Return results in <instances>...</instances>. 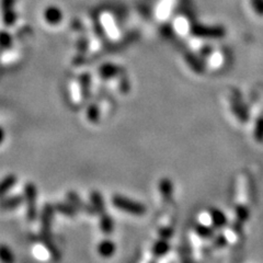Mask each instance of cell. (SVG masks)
<instances>
[{
	"instance_id": "6",
	"label": "cell",
	"mask_w": 263,
	"mask_h": 263,
	"mask_svg": "<svg viewBox=\"0 0 263 263\" xmlns=\"http://www.w3.org/2000/svg\"><path fill=\"white\" fill-rule=\"evenodd\" d=\"M55 207L58 212L63 213L65 215H68V216H72V215L75 214V212H73V208L67 204H57Z\"/></svg>"
},
{
	"instance_id": "8",
	"label": "cell",
	"mask_w": 263,
	"mask_h": 263,
	"mask_svg": "<svg viewBox=\"0 0 263 263\" xmlns=\"http://www.w3.org/2000/svg\"><path fill=\"white\" fill-rule=\"evenodd\" d=\"M4 139H5V132H4V130L2 129V127H0V144L3 143Z\"/></svg>"
},
{
	"instance_id": "3",
	"label": "cell",
	"mask_w": 263,
	"mask_h": 263,
	"mask_svg": "<svg viewBox=\"0 0 263 263\" xmlns=\"http://www.w3.org/2000/svg\"><path fill=\"white\" fill-rule=\"evenodd\" d=\"M17 180L18 179L15 174H8L0 181V199L4 198L5 195L15 186Z\"/></svg>"
},
{
	"instance_id": "4",
	"label": "cell",
	"mask_w": 263,
	"mask_h": 263,
	"mask_svg": "<svg viewBox=\"0 0 263 263\" xmlns=\"http://www.w3.org/2000/svg\"><path fill=\"white\" fill-rule=\"evenodd\" d=\"M52 213H53V207L51 205H46L43 210L42 214V234H45L46 232L50 231L51 228V218H52Z\"/></svg>"
},
{
	"instance_id": "2",
	"label": "cell",
	"mask_w": 263,
	"mask_h": 263,
	"mask_svg": "<svg viewBox=\"0 0 263 263\" xmlns=\"http://www.w3.org/2000/svg\"><path fill=\"white\" fill-rule=\"evenodd\" d=\"M24 197L22 195H12L9 198H5L0 201V208L4 211H11L19 207L23 203Z\"/></svg>"
},
{
	"instance_id": "7",
	"label": "cell",
	"mask_w": 263,
	"mask_h": 263,
	"mask_svg": "<svg viewBox=\"0 0 263 263\" xmlns=\"http://www.w3.org/2000/svg\"><path fill=\"white\" fill-rule=\"evenodd\" d=\"M111 249H112V246L110 244H107V242H103V244L100 245L99 250L101 253H102V255H107L110 253Z\"/></svg>"
},
{
	"instance_id": "1",
	"label": "cell",
	"mask_w": 263,
	"mask_h": 263,
	"mask_svg": "<svg viewBox=\"0 0 263 263\" xmlns=\"http://www.w3.org/2000/svg\"><path fill=\"white\" fill-rule=\"evenodd\" d=\"M24 199L26 201V215L30 221L35 220L37 217V208H36V199L37 191L36 186L33 183H26L24 186Z\"/></svg>"
},
{
	"instance_id": "5",
	"label": "cell",
	"mask_w": 263,
	"mask_h": 263,
	"mask_svg": "<svg viewBox=\"0 0 263 263\" xmlns=\"http://www.w3.org/2000/svg\"><path fill=\"white\" fill-rule=\"evenodd\" d=\"M0 261L10 263L15 261V255H13L11 249L6 245H0Z\"/></svg>"
}]
</instances>
